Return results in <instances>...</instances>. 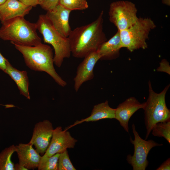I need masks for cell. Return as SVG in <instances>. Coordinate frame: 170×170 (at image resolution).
<instances>
[{
  "instance_id": "30",
  "label": "cell",
  "mask_w": 170,
  "mask_h": 170,
  "mask_svg": "<svg viewBox=\"0 0 170 170\" xmlns=\"http://www.w3.org/2000/svg\"><path fill=\"white\" fill-rule=\"evenodd\" d=\"M170 0H162V3L163 4L170 6Z\"/></svg>"
},
{
  "instance_id": "11",
  "label": "cell",
  "mask_w": 170,
  "mask_h": 170,
  "mask_svg": "<svg viewBox=\"0 0 170 170\" xmlns=\"http://www.w3.org/2000/svg\"><path fill=\"white\" fill-rule=\"evenodd\" d=\"M84 58L77 67L76 74L73 79L74 88L76 92L84 82L94 78V67L101 57L97 50L91 52Z\"/></svg>"
},
{
  "instance_id": "3",
  "label": "cell",
  "mask_w": 170,
  "mask_h": 170,
  "mask_svg": "<svg viewBox=\"0 0 170 170\" xmlns=\"http://www.w3.org/2000/svg\"><path fill=\"white\" fill-rule=\"evenodd\" d=\"M2 24L0 38L3 40L26 46H35L42 43L37 32L36 23L29 22L24 17H16Z\"/></svg>"
},
{
  "instance_id": "29",
  "label": "cell",
  "mask_w": 170,
  "mask_h": 170,
  "mask_svg": "<svg viewBox=\"0 0 170 170\" xmlns=\"http://www.w3.org/2000/svg\"><path fill=\"white\" fill-rule=\"evenodd\" d=\"M15 170H27V169L19 164V163L14 165Z\"/></svg>"
},
{
  "instance_id": "31",
  "label": "cell",
  "mask_w": 170,
  "mask_h": 170,
  "mask_svg": "<svg viewBox=\"0 0 170 170\" xmlns=\"http://www.w3.org/2000/svg\"><path fill=\"white\" fill-rule=\"evenodd\" d=\"M6 0H0V5L4 3Z\"/></svg>"
},
{
  "instance_id": "16",
  "label": "cell",
  "mask_w": 170,
  "mask_h": 170,
  "mask_svg": "<svg viewBox=\"0 0 170 170\" xmlns=\"http://www.w3.org/2000/svg\"><path fill=\"white\" fill-rule=\"evenodd\" d=\"M122 48L120 32L118 30L111 38L102 44L97 51L100 56V60H111L119 57Z\"/></svg>"
},
{
  "instance_id": "19",
  "label": "cell",
  "mask_w": 170,
  "mask_h": 170,
  "mask_svg": "<svg viewBox=\"0 0 170 170\" xmlns=\"http://www.w3.org/2000/svg\"><path fill=\"white\" fill-rule=\"evenodd\" d=\"M17 149L14 145L6 148L0 153V170H15L14 164L11 160L13 153Z\"/></svg>"
},
{
  "instance_id": "12",
  "label": "cell",
  "mask_w": 170,
  "mask_h": 170,
  "mask_svg": "<svg viewBox=\"0 0 170 170\" xmlns=\"http://www.w3.org/2000/svg\"><path fill=\"white\" fill-rule=\"evenodd\" d=\"M71 11L59 4L45 14L54 28L61 35L68 37L72 30L69 23Z\"/></svg>"
},
{
  "instance_id": "9",
  "label": "cell",
  "mask_w": 170,
  "mask_h": 170,
  "mask_svg": "<svg viewBox=\"0 0 170 170\" xmlns=\"http://www.w3.org/2000/svg\"><path fill=\"white\" fill-rule=\"evenodd\" d=\"M77 141L67 130H63L61 127H57L54 130L49 146L43 155L51 156L67 149L73 148Z\"/></svg>"
},
{
  "instance_id": "4",
  "label": "cell",
  "mask_w": 170,
  "mask_h": 170,
  "mask_svg": "<svg viewBox=\"0 0 170 170\" xmlns=\"http://www.w3.org/2000/svg\"><path fill=\"white\" fill-rule=\"evenodd\" d=\"M148 85L149 96L143 109L146 130L145 140L148 138L155 124L170 120V110L167 107L165 101L166 95L170 84L166 86L159 93L153 91L150 81L148 82Z\"/></svg>"
},
{
  "instance_id": "21",
  "label": "cell",
  "mask_w": 170,
  "mask_h": 170,
  "mask_svg": "<svg viewBox=\"0 0 170 170\" xmlns=\"http://www.w3.org/2000/svg\"><path fill=\"white\" fill-rule=\"evenodd\" d=\"M151 131L154 136L163 137L170 144V120L156 123Z\"/></svg>"
},
{
  "instance_id": "2",
  "label": "cell",
  "mask_w": 170,
  "mask_h": 170,
  "mask_svg": "<svg viewBox=\"0 0 170 170\" xmlns=\"http://www.w3.org/2000/svg\"><path fill=\"white\" fill-rule=\"evenodd\" d=\"M12 44L22 54L25 63L29 68L35 71L45 72L60 86H66V82L54 69L53 50L50 46L42 43L33 46Z\"/></svg>"
},
{
  "instance_id": "6",
  "label": "cell",
  "mask_w": 170,
  "mask_h": 170,
  "mask_svg": "<svg viewBox=\"0 0 170 170\" xmlns=\"http://www.w3.org/2000/svg\"><path fill=\"white\" fill-rule=\"evenodd\" d=\"M156 27L150 18H139L136 22L126 30L120 31L122 48L132 52L147 47L146 41L151 31Z\"/></svg>"
},
{
  "instance_id": "10",
  "label": "cell",
  "mask_w": 170,
  "mask_h": 170,
  "mask_svg": "<svg viewBox=\"0 0 170 170\" xmlns=\"http://www.w3.org/2000/svg\"><path fill=\"white\" fill-rule=\"evenodd\" d=\"M54 130L53 124L49 120H44L37 123L29 143L34 145L39 154L43 155L49 146Z\"/></svg>"
},
{
  "instance_id": "18",
  "label": "cell",
  "mask_w": 170,
  "mask_h": 170,
  "mask_svg": "<svg viewBox=\"0 0 170 170\" xmlns=\"http://www.w3.org/2000/svg\"><path fill=\"white\" fill-rule=\"evenodd\" d=\"M115 111L116 109L110 107L108 101L106 100L94 105L89 116L80 121H76L69 128L85 122H95L105 119H115Z\"/></svg>"
},
{
  "instance_id": "7",
  "label": "cell",
  "mask_w": 170,
  "mask_h": 170,
  "mask_svg": "<svg viewBox=\"0 0 170 170\" xmlns=\"http://www.w3.org/2000/svg\"><path fill=\"white\" fill-rule=\"evenodd\" d=\"M137 9L135 4L128 1H118L110 5L109 15L110 21L121 31L128 29L138 20Z\"/></svg>"
},
{
  "instance_id": "15",
  "label": "cell",
  "mask_w": 170,
  "mask_h": 170,
  "mask_svg": "<svg viewBox=\"0 0 170 170\" xmlns=\"http://www.w3.org/2000/svg\"><path fill=\"white\" fill-rule=\"evenodd\" d=\"M19 163L28 170L37 168L41 156L32 145L29 144L20 143L16 145Z\"/></svg>"
},
{
  "instance_id": "27",
  "label": "cell",
  "mask_w": 170,
  "mask_h": 170,
  "mask_svg": "<svg viewBox=\"0 0 170 170\" xmlns=\"http://www.w3.org/2000/svg\"><path fill=\"white\" fill-rule=\"evenodd\" d=\"M156 170H170V159L168 158L164 161L157 168Z\"/></svg>"
},
{
  "instance_id": "17",
  "label": "cell",
  "mask_w": 170,
  "mask_h": 170,
  "mask_svg": "<svg viewBox=\"0 0 170 170\" xmlns=\"http://www.w3.org/2000/svg\"><path fill=\"white\" fill-rule=\"evenodd\" d=\"M4 72L8 74L14 81L21 94L30 99L29 82L27 73L25 71H20L13 67L8 60Z\"/></svg>"
},
{
  "instance_id": "14",
  "label": "cell",
  "mask_w": 170,
  "mask_h": 170,
  "mask_svg": "<svg viewBox=\"0 0 170 170\" xmlns=\"http://www.w3.org/2000/svg\"><path fill=\"white\" fill-rule=\"evenodd\" d=\"M32 8L17 0H6L0 5V21L2 23L16 17H24Z\"/></svg>"
},
{
  "instance_id": "24",
  "label": "cell",
  "mask_w": 170,
  "mask_h": 170,
  "mask_svg": "<svg viewBox=\"0 0 170 170\" xmlns=\"http://www.w3.org/2000/svg\"><path fill=\"white\" fill-rule=\"evenodd\" d=\"M59 0H38V5L47 11L54 8L59 3Z\"/></svg>"
},
{
  "instance_id": "25",
  "label": "cell",
  "mask_w": 170,
  "mask_h": 170,
  "mask_svg": "<svg viewBox=\"0 0 170 170\" xmlns=\"http://www.w3.org/2000/svg\"><path fill=\"white\" fill-rule=\"evenodd\" d=\"M156 70L158 71L165 72L170 75V66L169 63L166 60L162 59L160 63V66Z\"/></svg>"
},
{
  "instance_id": "26",
  "label": "cell",
  "mask_w": 170,
  "mask_h": 170,
  "mask_svg": "<svg viewBox=\"0 0 170 170\" xmlns=\"http://www.w3.org/2000/svg\"><path fill=\"white\" fill-rule=\"evenodd\" d=\"M24 4L34 7L38 5V0H17Z\"/></svg>"
},
{
  "instance_id": "13",
  "label": "cell",
  "mask_w": 170,
  "mask_h": 170,
  "mask_svg": "<svg viewBox=\"0 0 170 170\" xmlns=\"http://www.w3.org/2000/svg\"><path fill=\"white\" fill-rule=\"evenodd\" d=\"M145 102L140 103L134 97H130L120 104L116 108L115 119L127 132H129L128 122L133 114L138 110L143 109Z\"/></svg>"
},
{
  "instance_id": "8",
  "label": "cell",
  "mask_w": 170,
  "mask_h": 170,
  "mask_svg": "<svg viewBox=\"0 0 170 170\" xmlns=\"http://www.w3.org/2000/svg\"><path fill=\"white\" fill-rule=\"evenodd\" d=\"M132 128L134 139L133 140L130 137V140L134 145V152L133 156L128 155L126 160L133 167V170H145L149 163L147 157L150 151L152 148L161 146L163 144L152 139L146 141L143 139L136 131L134 124H132Z\"/></svg>"
},
{
  "instance_id": "22",
  "label": "cell",
  "mask_w": 170,
  "mask_h": 170,
  "mask_svg": "<svg viewBox=\"0 0 170 170\" xmlns=\"http://www.w3.org/2000/svg\"><path fill=\"white\" fill-rule=\"evenodd\" d=\"M59 4L71 11L84 10L88 7L87 0H59Z\"/></svg>"
},
{
  "instance_id": "5",
  "label": "cell",
  "mask_w": 170,
  "mask_h": 170,
  "mask_svg": "<svg viewBox=\"0 0 170 170\" xmlns=\"http://www.w3.org/2000/svg\"><path fill=\"white\" fill-rule=\"evenodd\" d=\"M36 23L44 42L51 45L54 49V64L60 67L64 59L69 58L71 54L68 38L63 36L54 28L45 14H40Z\"/></svg>"
},
{
  "instance_id": "28",
  "label": "cell",
  "mask_w": 170,
  "mask_h": 170,
  "mask_svg": "<svg viewBox=\"0 0 170 170\" xmlns=\"http://www.w3.org/2000/svg\"><path fill=\"white\" fill-rule=\"evenodd\" d=\"M8 60L4 57L0 52V69L4 72L6 67V62Z\"/></svg>"
},
{
  "instance_id": "20",
  "label": "cell",
  "mask_w": 170,
  "mask_h": 170,
  "mask_svg": "<svg viewBox=\"0 0 170 170\" xmlns=\"http://www.w3.org/2000/svg\"><path fill=\"white\" fill-rule=\"evenodd\" d=\"M60 153L48 156H42L37 167L38 170H58V162Z\"/></svg>"
},
{
  "instance_id": "1",
  "label": "cell",
  "mask_w": 170,
  "mask_h": 170,
  "mask_svg": "<svg viewBox=\"0 0 170 170\" xmlns=\"http://www.w3.org/2000/svg\"><path fill=\"white\" fill-rule=\"evenodd\" d=\"M103 14L102 11L95 20L71 31L68 38L73 57L84 58L107 41L103 30Z\"/></svg>"
},
{
  "instance_id": "23",
  "label": "cell",
  "mask_w": 170,
  "mask_h": 170,
  "mask_svg": "<svg viewBox=\"0 0 170 170\" xmlns=\"http://www.w3.org/2000/svg\"><path fill=\"white\" fill-rule=\"evenodd\" d=\"M69 158L67 150L61 153L58 159V170H76Z\"/></svg>"
}]
</instances>
